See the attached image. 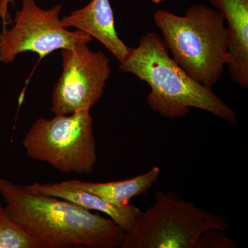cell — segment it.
Wrapping results in <instances>:
<instances>
[{"mask_svg": "<svg viewBox=\"0 0 248 248\" xmlns=\"http://www.w3.org/2000/svg\"><path fill=\"white\" fill-rule=\"evenodd\" d=\"M227 21L228 57L226 66L232 81L248 86V0H210Z\"/></svg>", "mask_w": 248, "mask_h": 248, "instance_id": "obj_8", "label": "cell"}, {"mask_svg": "<svg viewBox=\"0 0 248 248\" xmlns=\"http://www.w3.org/2000/svg\"><path fill=\"white\" fill-rule=\"evenodd\" d=\"M120 68L149 85L148 105L166 118H180L190 112V108H195L210 112L234 126L237 124L236 112L211 88L191 78L170 56L164 41L155 32L143 35L137 48H130Z\"/></svg>", "mask_w": 248, "mask_h": 248, "instance_id": "obj_2", "label": "cell"}, {"mask_svg": "<svg viewBox=\"0 0 248 248\" xmlns=\"http://www.w3.org/2000/svg\"><path fill=\"white\" fill-rule=\"evenodd\" d=\"M0 248H42V244L0 205Z\"/></svg>", "mask_w": 248, "mask_h": 248, "instance_id": "obj_12", "label": "cell"}, {"mask_svg": "<svg viewBox=\"0 0 248 248\" xmlns=\"http://www.w3.org/2000/svg\"><path fill=\"white\" fill-rule=\"evenodd\" d=\"M29 186L33 190L45 195L69 201L86 210L106 214L125 232H128L133 229L141 213L140 209L135 205L128 204L123 207L116 206L108 203L97 196L86 191L69 187L62 182L54 184L35 183Z\"/></svg>", "mask_w": 248, "mask_h": 248, "instance_id": "obj_10", "label": "cell"}, {"mask_svg": "<svg viewBox=\"0 0 248 248\" xmlns=\"http://www.w3.org/2000/svg\"><path fill=\"white\" fill-rule=\"evenodd\" d=\"M62 72L52 93L55 115L91 110L102 97L110 76V60L88 44L61 50Z\"/></svg>", "mask_w": 248, "mask_h": 248, "instance_id": "obj_7", "label": "cell"}, {"mask_svg": "<svg viewBox=\"0 0 248 248\" xmlns=\"http://www.w3.org/2000/svg\"><path fill=\"white\" fill-rule=\"evenodd\" d=\"M151 1H153L154 3H156V4H158V3L161 2V1H166V0H151Z\"/></svg>", "mask_w": 248, "mask_h": 248, "instance_id": "obj_15", "label": "cell"}, {"mask_svg": "<svg viewBox=\"0 0 248 248\" xmlns=\"http://www.w3.org/2000/svg\"><path fill=\"white\" fill-rule=\"evenodd\" d=\"M0 159H1V156H0Z\"/></svg>", "mask_w": 248, "mask_h": 248, "instance_id": "obj_16", "label": "cell"}, {"mask_svg": "<svg viewBox=\"0 0 248 248\" xmlns=\"http://www.w3.org/2000/svg\"><path fill=\"white\" fill-rule=\"evenodd\" d=\"M62 5L44 10L35 0H22V9L16 12L14 24L0 32V62L9 64L18 55L27 52L46 56L57 50L89 44L93 37L82 31L63 27L60 16Z\"/></svg>", "mask_w": 248, "mask_h": 248, "instance_id": "obj_6", "label": "cell"}, {"mask_svg": "<svg viewBox=\"0 0 248 248\" xmlns=\"http://www.w3.org/2000/svg\"><path fill=\"white\" fill-rule=\"evenodd\" d=\"M236 240L227 236L226 231L210 229L201 235L196 241L195 248H238Z\"/></svg>", "mask_w": 248, "mask_h": 248, "instance_id": "obj_13", "label": "cell"}, {"mask_svg": "<svg viewBox=\"0 0 248 248\" xmlns=\"http://www.w3.org/2000/svg\"><path fill=\"white\" fill-rule=\"evenodd\" d=\"M153 19L174 61L203 86L216 84L228 57V32L221 13L195 4L184 16L158 10Z\"/></svg>", "mask_w": 248, "mask_h": 248, "instance_id": "obj_3", "label": "cell"}, {"mask_svg": "<svg viewBox=\"0 0 248 248\" xmlns=\"http://www.w3.org/2000/svg\"><path fill=\"white\" fill-rule=\"evenodd\" d=\"M225 217L186 202L175 193L159 190L155 203L140 213L133 229L125 232L122 248H195L210 229L228 231Z\"/></svg>", "mask_w": 248, "mask_h": 248, "instance_id": "obj_4", "label": "cell"}, {"mask_svg": "<svg viewBox=\"0 0 248 248\" xmlns=\"http://www.w3.org/2000/svg\"><path fill=\"white\" fill-rule=\"evenodd\" d=\"M29 157L62 172L92 174L97 161L90 110L35 121L22 141Z\"/></svg>", "mask_w": 248, "mask_h": 248, "instance_id": "obj_5", "label": "cell"}, {"mask_svg": "<svg viewBox=\"0 0 248 248\" xmlns=\"http://www.w3.org/2000/svg\"><path fill=\"white\" fill-rule=\"evenodd\" d=\"M62 22L64 27L75 28L95 38L120 63L130 51V47L124 43L116 31L113 11L109 0H92L82 9L64 16Z\"/></svg>", "mask_w": 248, "mask_h": 248, "instance_id": "obj_9", "label": "cell"}, {"mask_svg": "<svg viewBox=\"0 0 248 248\" xmlns=\"http://www.w3.org/2000/svg\"><path fill=\"white\" fill-rule=\"evenodd\" d=\"M159 174V168L155 166L137 177L118 182L92 183L73 179L62 183L73 188L97 196L112 205L123 207L130 204L134 197L146 194L157 181Z\"/></svg>", "mask_w": 248, "mask_h": 248, "instance_id": "obj_11", "label": "cell"}, {"mask_svg": "<svg viewBox=\"0 0 248 248\" xmlns=\"http://www.w3.org/2000/svg\"><path fill=\"white\" fill-rule=\"evenodd\" d=\"M4 0H0V18L2 19L3 22H4Z\"/></svg>", "mask_w": 248, "mask_h": 248, "instance_id": "obj_14", "label": "cell"}, {"mask_svg": "<svg viewBox=\"0 0 248 248\" xmlns=\"http://www.w3.org/2000/svg\"><path fill=\"white\" fill-rule=\"evenodd\" d=\"M0 195L8 215L38 240L42 248H115L123 243L125 232L113 220L69 201L2 178Z\"/></svg>", "mask_w": 248, "mask_h": 248, "instance_id": "obj_1", "label": "cell"}]
</instances>
